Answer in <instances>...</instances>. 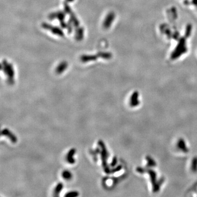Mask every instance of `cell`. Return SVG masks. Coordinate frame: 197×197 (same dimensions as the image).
<instances>
[{"label":"cell","mask_w":197,"mask_h":197,"mask_svg":"<svg viewBox=\"0 0 197 197\" xmlns=\"http://www.w3.org/2000/svg\"><path fill=\"white\" fill-rule=\"evenodd\" d=\"M98 145L100 149V154L101 157V161H102V164L104 169L105 170V173L108 174L110 173V170L109 169V166L107 163V161L109 157V154L107 152V151L104 142L100 140L98 142Z\"/></svg>","instance_id":"obj_1"},{"label":"cell","mask_w":197,"mask_h":197,"mask_svg":"<svg viewBox=\"0 0 197 197\" xmlns=\"http://www.w3.org/2000/svg\"><path fill=\"white\" fill-rule=\"evenodd\" d=\"M4 73L8 77V82L10 84H12L14 82V73L12 66L11 64H8L6 62H4Z\"/></svg>","instance_id":"obj_2"},{"label":"cell","mask_w":197,"mask_h":197,"mask_svg":"<svg viewBox=\"0 0 197 197\" xmlns=\"http://www.w3.org/2000/svg\"><path fill=\"white\" fill-rule=\"evenodd\" d=\"M184 46H185V40L182 39L180 41V42L179 44L177 46L176 50L173 53V55H172V58H173V59L176 58H177V56L181 55L182 53L185 52L186 49Z\"/></svg>","instance_id":"obj_3"},{"label":"cell","mask_w":197,"mask_h":197,"mask_svg":"<svg viewBox=\"0 0 197 197\" xmlns=\"http://www.w3.org/2000/svg\"><path fill=\"white\" fill-rule=\"evenodd\" d=\"M1 135L7 137L12 143L15 144L17 142V138L16 135L13 133H12L11 130H9V129H3L1 132Z\"/></svg>","instance_id":"obj_4"},{"label":"cell","mask_w":197,"mask_h":197,"mask_svg":"<svg viewBox=\"0 0 197 197\" xmlns=\"http://www.w3.org/2000/svg\"><path fill=\"white\" fill-rule=\"evenodd\" d=\"M76 152V149H71L68 151V153L66 155V160H67L69 164H73L75 163L76 161L74 159L73 156L75 154Z\"/></svg>","instance_id":"obj_5"},{"label":"cell","mask_w":197,"mask_h":197,"mask_svg":"<svg viewBox=\"0 0 197 197\" xmlns=\"http://www.w3.org/2000/svg\"><path fill=\"white\" fill-rule=\"evenodd\" d=\"M115 19V14L113 13H110L107 16L106 20L104 23V26L106 28H109L110 25L112 23L113 20Z\"/></svg>","instance_id":"obj_6"},{"label":"cell","mask_w":197,"mask_h":197,"mask_svg":"<svg viewBox=\"0 0 197 197\" xmlns=\"http://www.w3.org/2000/svg\"><path fill=\"white\" fill-rule=\"evenodd\" d=\"M43 28H45L51 30L55 34H57V35H58L59 36H63V33L59 28H54V27L50 26L49 25L46 24L43 25Z\"/></svg>","instance_id":"obj_7"},{"label":"cell","mask_w":197,"mask_h":197,"mask_svg":"<svg viewBox=\"0 0 197 197\" xmlns=\"http://www.w3.org/2000/svg\"><path fill=\"white\" fill-rule=\"evenodd\" d=\"M64 187V185L63 183L60 182L59 183L58 185H56L54 191V196H59L60 193L61 191L63 189Z\"/></svg>","instance_id":"obj_8"},{"label":"cell","mask_w":197,"mask_h":197,"mask_svg":"<svg viewBox=\"0 0 197 197\" xmlns=\"http://www.w3.org/2000/svg\"><path fill=\"white\" fill-rule=\"evenodd\" d=\"M68 67V64L66 63H62L60 64L58 66V67L56 68V72L57 73L60 74L61 73H63L65 71V69H66Z\"/></svg>","instance_id":"obj_9"},{"label":"cell","mask_w":197,"mask_h":197,"mask_svg":"<svg viewBox=\"0 0 197 197\" xmlns=\"http://www.w3.org/2000/svg\"><path fill=\"white\" fill-rule=\"evenodd\" d=\"M62 176L64 179L65 180H70L72 179L73 175L72 173L68 170H65L62 173Z\"/></svg>","instance_id":"obj_10"},{"label":"cell","mask_w":197,"mask_h":197,"mask_svg":"<svg viewBox=\"0 0 197 197\" xmlns=\"http://www.w3.org/2000/svg\"><path fill=\"white\" fill-rule=\"evenodd\" d=\"M97 58L95 56H92V55H85L82 56L81 58V60L83 62H87V61L94 60H95Z\"/></svg>","instance_id":"obj_11"},{"label":"cell","mask_w":197,"mask_h":197,"mask_svg":"<svg viewBox=\"0 0 197 197\" xmlns=\"http://www.w3.org/2000/svg\"><path fill=\"white\" fill-rule=\"evenodd\" d=\"M79 196V193L77 191H71L66 193L65 196L66 197H76Z\"/></svg>","instance_id":"obj_12"},{"label":"cell","mask_w":197,"mask_h":197,"mask_svg":"<svg viewBox=\"0 0 197 197\" xmlns=\"http://www.w3.org/2000/svg\"><path fill=\"white\" fill-rule=\"evenodd\" d=\"M191 30H192L191 25H188L187 27V28H186V37L189 36V35L191 34Z\"/></svg>","instance_id":"obj_13"},{"label":"cell","mask_w":197,"mask_h":197,"mask_svg":"<svg viewBox=\"0 0 197 197\" xmlns=\"http://www.w3.org/2000/svg\"><path fill=\"white\" fill-rule=\"evenodd\" d=\"M116 157H115L114 158H113V159L112 161V163H111V166H115V165H116Z\"/></svg>","instance_id":"obj_14"},{"label":"cell","mask_w":197,"mask_h":197,"mask_svg":"<svg viewBox=\"0 0 197 197\" xmlns=\"http://www.w3.org/2000/svg\"><path fill=\"white\" fill-rule=\"evenodd\" d=\"M68 1H70V2H71V1H73V0H68Z\"/></svg>","instance_id":"obj_15"}]
</instances>
